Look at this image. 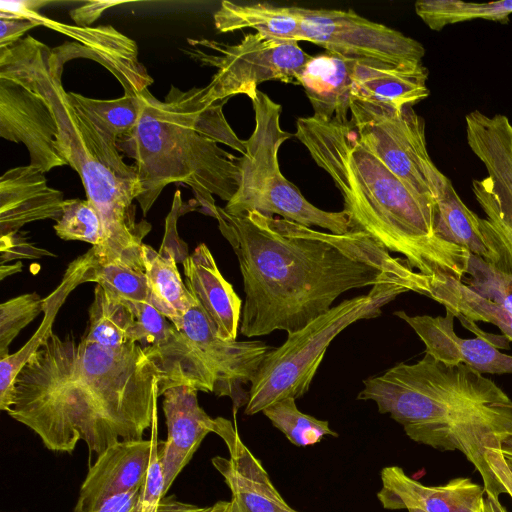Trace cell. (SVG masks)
<instances>
[{
	"mask_svg": "<svg viewBox=\"0 0 512 512\" xmlns=\"http://www.w3.org/2000/svg\"><path fill=\"white\" fill-rule=\"evenodd\" d=\"M140 490H131L108 497L92 512H137Z\"/></svg>",
	"mask_w": 512,
	"mask_h": 512,
	"instance_id": "cell-45",
	"label": "cell"
},
{
	"mask_svg": "<svg viewBox=\"0 0 512 512\" xmlns=\"http://www.w3.org/2000/svg\"><path fill=\"white\" fill-rule=\"evenodd\" d=\"M213 433L224 440L229 458L215 456L211 462L231 491L229 501L214 504L216 512H299L284 500L229 420L214 418Z\"/></svg>",
	"mask_w": 512,
	"mask_h": 512,
	"instance_id": "cell-15",
	"label": "cell"
},
{
	"mask_svg": "<svg viewBox=\"0 0 512 512\" xmlns=\"http://www.w3.org/2000/svg\"><path fill=\"white\" fill-rule=\"evenodd\" d=\"M294 136L339 189L352 230L363 231L388 252L403 255L428 278L467 276L471 253L438 235L437 204L414 195L360 143L350 121L301 117Z\"/></svg>",
	"mask_w": 512,
	"mask_h": 512,
	"instance_id": "cell-4",
	"label": "cell"
},
{
	"mask_svg": "<svg viewBox=\"0 0 512 512\" xmlns=\"http://www.w3.org/2000/svg\"><path fill=\"white\" fill-rule=\"evenodd\" d=\"M479 205L486 216L481 218L482 231L501 255L499 269L512 271V190Z\"/></svg>",
	"mask_w": 512,
	"mask_h": 512,
	"instance_id": "cell-36",
	"label": "cell"
},
{
	"mask_svg": "<svg viewBox=\"0 0 512 512\" xmlns=\"http://www.w3.org/2000/svg\"><path fill=\"white\" fill-rule=\"evenodd\" d=\"M44 256L55 255L29 242L28 238L19 231L0 236L1 264L11 260L38 259Z\"/></svg>",
	"mask_w": 512,
	"mask_h": 512,
	"instance_id": "cell-40",
	"label": "cell"
},
{
	"mask_svg": "<svg viewBox=\"0 0 512 512\" xmlns=\"http://www.w3.org/2000/svg\"><path fill=\"white\" fill-rule=\"evenodd\" d=\"M377 498L383 508L421 512H481L483 485L468 477L453 478L443 485L427 486L409 477L399 466L381 470Z\"/></svg>",
	"mask_w": 512,
	"mask_h": 512,
	"instance_id": "cell-18",
	"label": "cell"
},
{
	"mask_svg": "<svg viewBox=\"0 0 512 512\" xmlns=\"http://www.w3.org/2000/svg\"><path fill=\"white\" fill-rule=\"evenodd\" d=\"M500 447L488 449L486 461L498 482L512 499V463L501 453Z\"/></svg>",
	"mask_w": 512,
	"mask_h": 512,
	"instance_id": "cell-42",
	"label": "cell"
},
{
	"mask_svg": "<svg viewBox=\"0 0 512 512\" xmlns=\"http://www.w3.org/2000/svg\"><path fill=\"white\" fill-rule=\"evenodd\" d=\"M186 286L211 322L217 336L236 340L242 300L221 274L209 248L199 244L182 261Z\"/></svg>",
	"mask_w": 512,
	"mask_h": 512,
	"instance_id": "cell-23",
	"label": "cell"
},
{
	"mask_svg": "<svg viewBox=\"0 0 512 512\" xmlns=\"http://www.w3.org/2000/svg\"><path fill=\"white\" fill-rule=\"evenodd\" d=\"M155 432L151 439L118 441L100 453L89 467L74 509L92 512L110 496L140 490L158 443Z\"/></svg>",
	"mask_w": 512,
	"mask_h": 512,
	"instance_id": "cell-17",
	"label": "cell"
},
{
	"mask_svg": "<svg viewBox=\"0 0 512 512\" xmlns=\"http://www.w3.org/2000/svg\"><path fill=\"white\" fill-rule=\"evenodd\" d=\"M62 191L48 185L44 173L32 165L14 167L0 178V236L45 219L58 221Z\"/></svg>",
	"mask_w": 512,
	"mask_h": 512,
	"instance_id": "cell-21",
	"label": "cell"
},
{
	"mask_svg": "<svg viewBox=\"0 0 512 512\" xmlns=\"http://www.w3.org/2000/svg\"><path fill=\"white\" fill-rule=\"evenodd\" d=\"M205 87L183 91L171 86L164 101L148 89L139 96L142 114L136 127L116 141L119 151L134 160L142 193L137 202L145 216L163 189L170 184L189 186L203 211L215 217L214 195L230 201L241 178L240 157L226 145L246 152L228 124L223 104L203 100Z\"/></svg>",
	"mask_w": 512,
	"mask_h": 512,
	"instance_id": "cell-5",
	"label": "cell"
},
{
	"mask_svg": "<svg viewBox=\"0 0 512 512\" xmlns=\"http://www.w3.org/2000/svg\"><path fill=\"white\" fill-rule=\"evenodd\" d=\"M137 512H216L214 504L200 507L177 500L174 496H166L164 492V476L158 457V446L153 455L146 481L140 489Z\"/></svg>",
	"mask_w": 512,
	"mask_h": 512,
	"instance_id": "cell-39",
	"label": "cell"
},
{
	"mask_svg": "<svg viewBox=\"0 0 512 512\" xmlns=\"http://www.w3.org/2000/svg\"><path fill=\"white\" fill-rule=\"evenodd\" d=\"M436 231L443 240L501 267V256L482 231L481 218L462 201L450 179L437 201Z\"/></svg>",
	"mask_w": 512,
	"mask_h": 512,
	"instance_id": "cell-26",
	"label": "cell"
},
{
	"mask_svg": "<svg viewBox=\"0 0 512 512\" xmlns=\"http://www.w3.org/2000/svg\"><path fill=\"white\" fill-rule=\"evenodd\" d=\"M354 58L325 52L311 56L298 76L319 120L348 124Z\"/></svg>",
	"mask_w": 512,
	"mask_h": 512,
	"instance_id": "cell-24",
	"label": "cell"
},
{
	"mask_svg": "<svg viewBox=\"0 0 512 512\" xmlns=\"http://www.w3.org/2000/svg\"><path fill=\"white\" fill-rule=\"evenodd\" d=\"M177 329L184 333L213 373L215 394L230 397L234 412L246 405L248 392L243 391L242 385L251 383L272 347L260 340L219 338L198 302L183 316Z\"/></svg>",
	"mask_w": 512,
	"mask_h": 512,
	"instance_id": "cell-13",
	"label": "cell"
},
{
	"mask_svg": "<svg viewBox=\"0 0 512 512\" xmlns=\"http://www.w3.org/2000/svg\"><path fill=\"white\" fill-rule=\"evenodd\" d=\"M88 314V328L82 339L106 347H119L134 342L136 317L131 304L99 284L94 289V299Z\"/></svg>",
	"mask_w": 512,
	"mask_h": 512,
	"instance_id": "cell-29",
	"label": "cell"
},
{
	"mask_svg": "<svg viewBox=\"0 0 512 512\" xmlns=\"http://www.w3.org/2000/svg\"><path fill=\"white\" fill-rule=\"evenodd\" d=\"M35 21L76 40L56 47L65 63L75 58H88L100 63L114 75L124 94L128 95H138L153 83V78L138 60L136 43L114 27H79L41 14Z\"/></svg>",
	"mask_w": 512,
	"mask_h": 512,
	"instance_id": "cell-16",
	"label": "cell"
},
{
	"mask_svg": "<svg viewBox=\"0 0 512 512\" xmlns=\"http://www.w3.org/2000/svg\"><path fill=\"white\" fill-rule=\"evenodd\" d=\"M214 23L216 29L224 33L252 28L272 39L301 41L300 23L293 6L223 1L214 14Z\"/></svg>",
	"mask_w": 512,
	"mask_h": 512,
	"instance_id": "cell-27",
	"label": "cell"
},
{
	"mask_svg": "<svg viewBox=\"0 0 512 512\" xmlns=\"http://www.w3.org/2000/svg\"><path fill=\"white\" fill-rule=\"evenodd\" d=\"M89 282L101 285L126 302L148 301V286L144 269L123 261H104L98 259L96 255Z\"/></svg>",
	"mask_w": 512,
	"mask_h": 512,
	"instance_id": "cell-34",
	"label": "cell"
},
{
	"mask_svg": "<svg viewBox=\"0 0 512 512\" xmlns=\"http://www.w3.org/2000/svg\"><path fill=\"white\" fill-rule=\"evenodd\" d=\"M295 400L291 397L282 399L265 408L262 413L292 444L299 447L319 443L327 435L338 437L328 421L301 412Z\"/></svg>",
	"mask_w": 512,
	"mask_h": 512,
	"instance_id": "cell-33",
	"label": "cell"
},
{
	"mask_svg": "<svg viewBox=\"0 0 512 512\" xmlns=\"http://www.w3.org/2000/svg\"><path fill=\"white\" fill-rule=\"evenodd\" d=\"M428 69L422 62L398 65L354 58L351 73V100L380 103L400 109L426 99Z\"/></svg>",
	"mask_w": 512,
	"mask_h": 512,
	"instance_id": "cell-22",
	"label": "cell"
},
{
	"mask_svg": "<svg viewBox=\"0 0 512 512\" xmlns=\"http://www.w3.org/2000/svg\"><path fill=\"white\" fill-rule=\"evenodd\" d=\"M481 512H509L499 498L485 495Z\"/></svg>",
	"mask_w": 512,
	"mask_h": 512,
	"instance_id": "cell-46",
	"label": "cell"
},
{
	"mask_svg": "<svg viewBox=\"0 0 512 512\" xmlns=\"http://www.w3.org/2000/svg\"><path fill=\"white\" fill-rule=\"evenodd\" d=\"M462 281L482 297L512 312V271L499 269L471 254L468 274Z\"/></svg>",
	"mask_w": 512,
	"mask_h": 512,
	"instance_id": "cell-37",
	"label": "cell"
},
{
	"mask_svg": "<svg viewBox=\"0 0 512 512\" xmlns=\"http://www.w3.org/2000/svg\"><path fill=\"white\" fill-rule=\"evenodd\" d=\"M363 385L357 399L375 402L411 440L462 453L480 475L486 495L505 493L486 452L512 436V399L493 380L464 363L449 365L425 353Z\"/></svg>",
	"mask_w": 512,
	"mask_h": 512,
	"instance_id": "cell-3",
	"label": "cell"
},
{
	"mask_svg": "<svg viewBox=\"0 0 512 512\" xmlns=\"http://www.w3.org/2000/svg\"><path fill=\"white\" fill-rule=\"evenodd\" d=\"M405 321L425 345V353L449 365L464 363L482 374L512 373V356L481 335L461 338L454 330L455 316L446 311L444 316L409 315L394 313Z\"/></svg>",
	"mask_w": 512,
	"mask_h": 512,
	"instance_id": "cell-19",
	"label": "cell"
},
{
	"mask_svg": "<svg viewBox=\"0 0 512 512\" xmlns=\"http://www.w3.org/2000/svg\"><path fill=\"white\" fill-rule=\"evenodd\" d=\"M54 230L63 240H78L90 243L100 252L104 246V232L101 217L88 199H65L62 214Z\"/></svg>",
	"mask_w": 512,
	"mask_h": 512,
	"instance_id": "cell-35",
	"label": "cell"
},
{
	"mask_svg": "<svg viewBox=\"0 0 512 512\" xmlns=\"http://www.w3.org/2000/svg\"><path fill=\"white\" fill-rule=\"evenodd\" d=\"M215 219L239 263L245 337L296 332L352 289L398 282L429 292L427 276L363 231L335 234L257 211L230 215L219 206Z\"/></svg>",
	"mask_w": 512,
	"mask_h": 512,
	"instance_id": "cell-1",
	"label": "cell"
},
{
	"mask_svg": "<svg viewBox=\"0 0 512 512\" xmlns=\"http://www.w3.org/2000/svg\"><path fill=\"white\" fill-rule=\"evenodd\" d=\"M415 12L434 31H440L447 25L475 19L507 24L509 15L512 14V0L486 3L422 0L415 3Z\"/></svg>",
	"mask_w": 512,
	"mask_h": 512,
	"instance_id": "cell-30",
	"label": "cell"
},
{
	"mask_svg": "<svg viewBox=\"0 0 512 512\" xmlns=\"http://www.w3.org/2000/svg\"><path fill=\"white\" fill-rule=\"evenodd\" d=\"M136 324L133 340L162 369L174 386L215 393L213 373L183 332L149 301L129 302Z\"/></svg>",
	"mask_w": 512,
	"mask_h": 512,
	"instance_id": "cell-14",
	"label": "cell"
},
{
	"mask_svg": "<svg viewBox=\"0 0 512 512\" xmlns=\"http://www.w3.org/2000/svg\"><path fill=\"white\" fill-rule=\"evenodd\" d=\"M405 292L412 291L404 284L378 283L368 294L344 300L300 330L288 333L287 340L271 348L261 361L244 413L255 415L282 399L302 397L333 339L354 322L379 316L384 305Z\"/></svg>",
	"mask_w": 512,
	"mask_h": 512,
	"instance_id": "cell-7",
	"label": "cell"
},
{
	"mask_svg": "<svg viewBox=\"0 0 512 512\" xmlns=\"http://www.w3.org/2000/svg\"><path fill=\"white\" fill-rule=\"evenodd\" d=\"M50 2L45 0H1L0 18L32 20Z\"/></svg>",
	"mask_w": 512,
	"mask_h": 512,
	"instance_id": "cell-41",
	"label": "cell"
},
{
	"mask_svg": "<svg viewBox=\"0 0 512 512\" xmlns=\"http://www.w3.org/2000/svg\"><path fill=\"white\" fill-rule=\"evenodd\" d=\"M350 115L360 143L414 195L437 204L449 178L431 159L425 121L413 106L397 109L352 99Z\"/></svg>",
	"mask_w": 512,
	"mask_h": 512,
	"instance_id": "cell-9",
	"label": "cell"
},
{
	"mask_svg": "<svg viewBox=\"0 0 512 512\" xmlns=\"http://www.w3.org/2000/svg\"><path fill=\"white\" fill-rule=\"evenodd\" d=\"M0 57L27 76L52 108L59 149L80 176L87 199L101 217L104 246L100 252L95 250L98 259L119 260L144 269L141 248L152 227L145 220L136 221L133 201L143 190L137 169L124 162L117 139L71 101L62 85V56L55 48L27 36L0 48Z\"/></svg>",
	"mask_w": 512,
	"mask_h": 512,
	"instance_id": "cell-6",
	"label": "cell"
},
{
	"mask_svg": "<svg viewBox=\"0 0 512 512\" xmlns=\"http://www.w3.org/2000/svg\"><path fill=\"white\" fill-rule=\"evenodd\" d=\"M293 8L300 23L301 41L321 46L326 52L392 65L422 62L425 55L417 40L353 10Z\"/></svg>",
	"mask_w": 512,
	"mask_h": 512,
	"instance_id": "cell-11",
	"label": "cell"
},
{
	"mask_svg": "<svg viewBox=\"0 0 512 512\" xmlns=\"http://www.w3.org/2000/svg\"><path fill=\"white\" fill-rule=\"evenodd\" d=\"M171 387L136 342L76 344L52 331L19 371L2 411L50 451L72 453L84 441L99 455L118 441L143 439Z\"/></svg>",
	"mask_w": 512,
	"mask_h": 512,
	"instance_id": "cell-2",
	"label": "cell"
},
{
	"mask_svg": "<svg viewBox=\"0 0 512 512\" xmlns=\"http://www.w3.org/2000/svg\"><path fill=\"white\" fill-rule=\"evenodd\" d=\"M427 297L440 303L460 320L495 325L512 342V312L476 293L462 280L442 275L429 278Z\"/></svg>",
	"mask_w": 512,
	"mask_h": 512,
	"instance_id": "cell-28",
	"label": "cell"
},
{
	"mask_svg": "<svg viewBox=\"0 0 512 512\" xmlns=\"http://www.w3.org/2000/svg\"><path fill=\"white\" fill-rule=\"evenodd\" d=\"M409 512H421V511H418V510H411Z\"/></svg>",
	"mask_w": 512,
	"mask_h": 512,
	"instance_id": "cell-48",
	"label": "cell"
},
{
	"mask_svg": "<svg viewBox=\"0 0 512 512\" xmlns=\"http://www.w3.org/2000/svg\"><path fill=\"white\" fill-rule=\"evenodd\" d=\"M45 298L25 293L0 305V359L9 355V346L19 332L44 311Z\"/></svg>",
	"mask_w": 512,
	"mask_h": 512,
	"instance_id": "cell-38",
	"label": "cell"
},
{
	"mask_svg": "<svg viewBox=\"0 0 512 512\" xmlns=\"http://www.w3.org/2000/svg\"><path fill=\"white\" fill-rule=\"evenodd\" d=\"M39 26L35 21L0 18V48H7L21 40L30 29Z\"/></svg>",
	"mask_w": 512,
	"mask_h": 512,
	"instance_id": "cell-44",
	"label": "cell"
},
{
	"mask_svg": "<svg viewBox=\"0 0 512 512\" xmlns=\"http://www.w3.org/2000/svg\"><path fill=\"white\" fill-rule=\"evenodd\" d=\"M94 260L95 250L91 247L85 254L79 256L69 264L57 289H55L50 296L45 298V316L41 326L20 350L10 354L9 363L12 368L20 370L45 338L52 332V324L55 315L66 297L79 284L89 282V275Z\"/></svg>",
	"mask_w": 512,
	"mask_h": 512,
	"instance_id": "cell-31",
	"label": "cell"
},
{
	"mask_svg": "<svg viewBox=\"0 0 512 512\" xmlns=\"http://www.w3.org/2000/svg\"><path fill=\"white\" fill-rule=\"evenodd\" d=\"M72 512H79V511H77V510L73 509V511H72Z\"/></svg>",
	"mask_w": 512,
	"mask_h": 512,
	"instance_id": "cell-49",
	"label": "cell"
},
{
	"mask_svg": "<svg viewBox=\"0 0 512 512\" xmlns=\"http://www.w3.org/2000/svg\"><path fill=\"white\" fill-rule=\"evenodd\" d=\"M156 251L142 244V261L148 286V301L176 328L197 300L184 284L176 264V252L167 245Z\"/></svg>",
	"mask_w": 512,
	"mask_h": 512,
	"instance_id": "cell-25",
	"label": "cell"
},
{
	"mask_svg": "<svg viewBox=\"0 0 512 512\" xmlns=\"http://www.w3.org/2000/svg\"><path fill=\"white\" fill-rule=\"evenodd\" d=\"M255 127L246 140V152L240 157V184L223 208L230 215L257 211L278 215L306 227H320L344 234L352 230L348 214L330 212L311 204L301 191L281 173L278 151L292 135L281 128L282 107L258 90L251 100Z\"/></svg>",
	"mask_w": 512,
	"mask_h": 512,
	"instance_id": "cell-8",
	"label": "cell"
},
{
	"mask_svg": "<svg viewBox=\"0 0 512 512\" xmlns=\"http://www.w3.org/2000/svg\"><path fill=\"white\" fill-rule=\"evenodd\" d=\"M124 1H88L70 12L71 19L79 27H90L108 8L121 5Z\"/></svg>",
	"mask_w": 512,
	"mask_h": 512,
	"instance_id": "cell-43",
	"label": "cell"
},
{
	"mask_svg": "<svg viewBox=\"0 0 512 512\" xmlns=\"http://www.w3.org/2000/svg\"><path fill=\"white\" fill-rule=\"evenodd\" d=\"M68 95L96 125L116 139L130 133L142 114L143 106L139 94H124L112 100L89 98L75 92H68Z\"/></svg>",
	"mask_w": 512,
	"mask_h": 512,
	"instance_id": "cell-32",
	"label": "cell"
},
{
	"mask_svg": "<svg viewBox=\"0 0 512 512\" xmlns=\"http://www.w3.org/2000/svg\"><path fill=\"white\" fill-rule=\"evenodd\" d=\"M218 54H208L193 46L187 53L203 65L217 68L205 86L203 100L215 103L243 94L253 100L258 86L267 81H281L298 85V76L311 55L303 51L299 42L280 41L261 33H248L239 44L227 45L210 40H192Z\"/></svg>",
	"mask_w": 512,
	"mask_h": 512,
	"instance_id": "cell-10",
	"label": "cell"
},
{
	"mask_svg": "<svg viewBox=\"0 0 512 512\" xmlns=\"http://www.w3.org/2000/svg\"><path fill=\"white\" fill-rule=\"evenodd\" d=\"M58 124L46 98L18 68L0 57V136L23 143L30 165L46 173L68 165L58 145Z\"/></svg>",
	"mask_w": 512,
	"mask_h": 512,
	"instance_id": "cell-12",
	"label": "cell"
},
{
	"mask_svg": "<svg viewBox=\"0 0 512 512\" xmlns=\"http://www.w3.org/2000/svg\"><path fill=\"white\" fill-rule=\"evenodd\" d=\"M197 390L188 385L174 386L163 394L167 437L158 446L164 476V492L189 463L207 434L213 432L214 418L199 405Z\"/></svg>",
	"mask_w": 512,
	"mask_h": 512,
	"instance_id": "cell-20",
	"label": "cell"
},
{
	"mask_svg": "<svg viewBox=\"0 0 512 512\" xmlns=\"http://www.w3.org/2000/svg\"><path fill=\"white\" fill-rule=\"evenodd\" d=\"M23 265L21 261H17L14 264H1L0 266V279L3 280L7 276L19 273L22 271Z\"/></svg>",
	"mask_w": 512,
	"mask_h": 512,
	"instance_id": "cell-47",
	"label": "cell"
}]
</instances>
